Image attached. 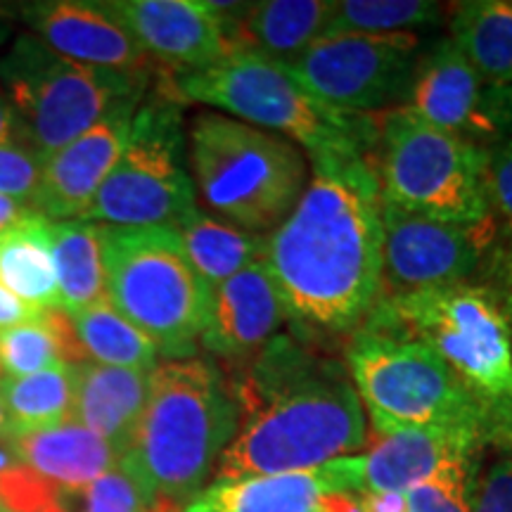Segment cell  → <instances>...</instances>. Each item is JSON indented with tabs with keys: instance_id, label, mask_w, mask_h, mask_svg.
I'll list each match as a JSON object with an SVG mask.
<instances>
[{
	"instance_id": "1",
	"label": "cell",
	"mask_w": 512,
	"mask_h": 512,
	"mask_svg": "<svg viewBox=\"0 0 512 512\" xmlns=\"http://www.w3.org/2000/svg\"><path fill=\"white\" fill-rule=\"evenodd\" d=\"M264 264L292 318L328 330L366 318L382 290L380 190L368 162L313 166L297 207L268 235Z\"/></svg>"
},
{
	"instance_id": "2",
	"label": "cell",
	"mask_w": 512,
	"mask_h": 512,
	"mask_svg": "<svg viewBox=\"0 0 512 512\" xmlns=\"http://www.w3.org/2000/svg\"><path fill=\"white\" fill-rule=\"evenodd\" d=\"M240 427L214 479L313 470L368 444L366 413L335 363L275 342L235 392Z\"/></svg>"
},
{
	"instance_id": "3",
	"label": "cell",
	"mask_w": 512,
	"mask_h": 512,
	"mask_svg": "<svg viewBox=\"0 0 512 512\" xmlns=\"http://www.w3.org/2000/svg\"><path fill=\"white\" fill-rule=\"evenodd\" d=\"M240 427V406L202 358L166 361L150 373V396L119 467L145 496L185 508L207 486Z\"/></svg>"
},
{
	"instance_id": "4",
	"label": "cell",
	"mask_w": 512,
	"mask_h": 512,
	"mask_svg": "<svg viewBox=\"0 0 512 512\" xmlns=\"http://www.w3.org/2000/svg\"><path fill=\"white\" fill-rule=\"evenodd\" d=\"M174 98L202 102L249 126L299 143L311 166L368 162L375 131L361 114L342 112L306 93L285 64L252 53H230L216 64L171 72L162 81Z\"/></svg>"
},
{
	"instance_id": "5",
	"label": "cell",
	"mask_w": 512,
	"mask_h": 512,
	"mask_svg": "<svg viewBox=\"0 0 512 512\" xmlns=\"http://www.w3.org/2000/svg\"><path fill=\"white\" fill-rule=\"evenodd\" d=\"M188 143L202 200L247 233L271 235L309 185V164L297 145L226 114H197Z\"/></svg>"
},
{
	"instance_id": "6",
	"label": "cell",
	"mask_w": 512,
	"mask_h": 512,
	"mask_svg": "<svg viewBox=\"0 0 512 512\" xmlns=\"http://www.w3.org/2000/svg\"><path fill=\"white\" fill-rule=\"evenodd\" d=\"M107 302L157 344L159 356L195 354L211 287L185 256L174 226H100Z\"/></svg>"
},
{
	"instance_id": "7",
	"label": "cell",
	"mask_w": 512,
	"mask_h": 512,
	"mask_svg": "<svg viewBox=\"0 0 512 512\" xmlns=\"http://www.w3.org/2000/svg\"><path fill=\"white\" fill-rule=\"evenodd\" d=\"M377 140L368 166L380 200L460 226L491 223L486 195L489 152L472 140L425 124L408 107L384 114Z\"/></svg>"
},
{
	"instance_id": "8",
	"label": "cell",
	"mask_w": 512,
	"mask_h": 512,
	"mask_svg": "<svg viewBox=\"0 0 512 512\" xmlns=\"http://www.w3.org/2000/svg\"><path fill=\"white\" fill-rule=\"evenodd\" d=\"M150 74L83 67L50 50L31 31L17 34L0 57L5 86L19 124V138L43 157L62 150L107 114L143 100Z\"/></svg>"
},
{
	"instance_id": "9",
	"label": "cell",
	"mask_w": 512,
	"mask_h": 512,
	"mask_svg": "<svg viewBox=\"0 0 512 512\" xmlns=\"http://www.w3.org/2000/svg\"><path fill=\"white\" fill-rule=\"evenodd\" d=\"M370 313L366 332L427 344L484 401H512L510 325L482 287L458 283L380 297Z\"/></svg>"
},
{
	"instance_id": "10",
	"label": "cell",
	"mask_w": 512,
	"mask_h": 512,
	"mask_svg": "<svg viewBox=\"0 0 512 512\" xmlns=\"http://www.w3.org/2000/svg\"><path fill=\"white\" fill-rule=\"evenodd\" d=\"M347 358L354 389L366 403L375 434L432 425L484 430L489 401L472 392L427 344L361 332Z\"/></svg>"
},
{
	"instance_id": "11",
	"label": "cell",
	"mask_w": 512,
	"mask_h": 512,
	"mask_svg": "<svg viewBox=\"0 0 512 512\" xmlns=\"http://www.w3.org/2000/svg\"><path fill=\"white\" fill-rule=\"evenodd\" d=\"M195 207V188L185 169L178 98L162 83L152 98L140 100L117 166L79 221L98 226H176Z\"/></svg>"
},
{
	"instance_id": "12",
	"label": "cell",
	"mask_w": 512,
	"mask_h": 512,
	"mask_svg": "<svg viewBox=\"0 0 512 512\" xmlns=\"http://www.w3.org/2000/svg\"><path fill=\"white\" fill-rule=\"evenodd\" d=\"M418 46L411 31L323 36L285 69L323 105L358 114L387 105L411 86Z\"/></svg>"
},
{
	"instance_id": "13",
	"label": "cell",
	"mask_w": 512,
	"mask_h": 512,
	"mask_svg": "<svg viewBox=\"0 0 512 512\" xmlns=\"http://www.w3.org/2000/svg\"><path fill=\"white\" fill-rule=\"evenodd\" d=\"M384 297L463 283L491 238V223L460 226L380 200Z\"/></svg>"
},
{
	"instance_id": "14",
	"label": "cell",
	"mask_w": 512,
	"mask_h": 512,
	"mask_svg": "<svg viewBox=\"0 0 512 512\" xmlns=\"http://www.w3.org/2000/svg\"><path fill=\"white\" fill-rule=\"evenodd\" d=\"M102 8L171 72L209 67L233 53L209 0H112Z\"/></svg>"
},
{
	"instance_id": "15",
	"label": "cell",
	"mask_w": 512,
	"mask_h": 512,
	"mask_svg": "<svg viewBox=\"0 0 512 512\" xmlns=\"http://www.w3.org/2000/svg\"><path fill=\"white\" fill-rule=\"evenodd\" d=\"M366 458L347 456L313 470L214 479L181 512H318L330 494H363Z\"/></svg>"
},
{
	"instance_id": "16",
	"label": "cell",
	"mask_w": 512,
	"mask_h": 512,
	"mask_svg": "<svg viewBox=\"0 0 512 512\" xmlns=\"http://www.w3.org/2000/svg\"><path fill=\"white\" fill-rule=\"evenodd\" d=\"M17 17L50 50L83 67L150 74V57L102 3L38 0L17 5Z\"/></svg>"
},
{
	"instance_id": "17",
	"label": "cell",
	"mask_w": 512,
	"mask_h": 512,
	"mask_svg": "<svg viewBox=\"0 0 512 512\" xmlns=\"http://www.w3.org/2000/svg\"><path fill=\"white\" fill-rule=\"evenodd\" d=\"M140 105V102H138ZM138 105H124L46 157L34 209L48 221H79L117 166Z\"/></svg>"
},
{
	"instance_id": "18",
	"label": "cell",
	"mask_w": 512,
	"mask_h": 512,
	"mask_svg": "<svg viewBox=\"0 0 512 512\" xmlns=\"http://www.w3.org/2000/svg\"><path fill=\"white\" fill-rule=\"evenodd\" d=\"M287 316L283 294L261 261L211 287L202 344L223 358L252 356L278 332Z\"/></svg>"
},
{
	"instance_id": "19",
	"label": "cell",
	"mask_w": 512,
	"mask_h": 512,
	"mask_svg": "<svg viewBox=\"0 0 512 512\" xmlns=\"http://www.w3.org/2000/svg\"><path fill=\"white\" fill-rule=\"evenodd\" d=\"M482 86L484 81L475 67L448 38L425 57L415 72L408 110L425 124L460 138L494 133L498 124Z\"/></svg>"
},
{
	"instance_id": "20",
	"label": "cell",
	"mask_w": 512,
	"mask_h": 512,
	"mask_svg": "<svg viewBox=\"0 0 512 512\" xmlns=\"http://www.w3.org/2000/svg\"><path fill=\"white\" fill-rule=\"evenodd\" d=\"M223 19L233 53L290 64L325 36L337 3L325 0H266V3H211Z\"/></svg>"
},
{
	"instance_id": "21",
	"label": "cell",
	"mask_w": 512,
	"mask_h": 512,
	"mask_svg": "<svg viewBox=\"0 0 512 512\" xmlns=\"http://www.w3.org/2000/svg\"><path fill=\"white\" fill-rule=\"evenodd\" d=\"M482 432L470 425H432L375 434L363 456L366 491H408L448 465H470Z\"/></svg>"
},
{
	"instance_id": "22",
	"label": "cell",
	"mask_w": 512,
	"mask_h": 512,
	"mask_svg": "<svg viewBox=\"0 0 512 512\" xmlns=\"http://www.w3.org/2000/svg\"><path fill=\"white\" fill-rule=\"evenodd\" d=\"M74 370L72 420L105 439L121 460L145 413L150 373L102 366L95 361L76 363Z\"/></svg>"
},
{
	"instance_id": "23",
	"label": "cell",
	"mask_w": 512,
	"mask_h": 512,
	"mask_svg": "<svg viewBox=\"0 0 512 512\" xmlns=\"http://www.w3.org/2000/svg\"><path fill=\"white\" fill-rule=\"evenodd\" d=\"M8 439L19 463L62 491H79L119 465L114 448L76 420Z\"/></svg>"
},
{
	"instance_id": "24",
	"label": "cell",
	"mask_w": 512,
	"mask_h": 512,
	"mask_svg": "<svg viewBox=\"0 0 512 512\" xmlns=\"http://www.w3.org/2000/svg\"><path fill=\"white\" fill-rule=\"evenodd\" d=\"M174 228L192 268L209 287L226 283L245 268L266 261L268 235L247 233L197 207Z\"/></svg>"
},
{
	"instance_id": "25",
	"label": "cell",
	"mask_w": 512,
	"mask_h": 512,
	"mask_svg": "<svg viewBox=\"0 0 512 512\" xmlns=\"http://www.w3.org/2000/svg\"><path fill=\"white\" fill-rule=\"evenodd\" d=\"M0 285L38 311L60 306L46 216L38 214L0 235Z\"/></svg>"
},
{
	"instance_id": "26",
	"label": "cell",
	"mask_w": 512,
	"mask_h": 512,
	"mask_svg": "<svg viewBox=\"0 0 512 512\" xmlns=\"http://www.w3.org/2000/svg\"><path fill=\"white\" fill-rule=\"evenodd\" d=\"M451 41L475 67L479 79L494 88L512 83V3L477 0L458 5Z\"/></svg>"
},
{
	"instance_id": "27",
	"label": "cell",
	"mask_w": 512,
	"mask_h": 512,
	"mask_svg": "<svg viewBox=\"0 0 512 512\" xmlns=\"http://www.w3.org/2000/svg\"><path fill=\"white\" fill-rule=\"evenodd\" d=\"M60 309L79 311L107 302L100 226L88 221H50Z\"/></svg>"
},
{
	"instance_id": "28",
	"label": "cell",
	"mask_w": 512,
	"mask_h": 512,
	"mask_svg": "<svg viewBox=\"0 0 512 512\" xmlns=\"http://www.w3.org/2000/svg\"><path fill=\"white\" fill-rule=\"evenodd\" d=\"M74 380L72 363H60L27 377H0V399L10 422L8 437L72 420Z\"/></svg>"
},
{
	"instance_id": "29",
	"label": "cell",
	"mask_w": 512,
	"mask_h": 512,
	"mask_svg": "<svg viewBox=\"0 0 512 512\" xmlns=\"http://www.w3.org/2000/svg\"><path fill=\"white\" fill-rule=\"evenodd\" d=\"M69 316L88 361L147 373L159 366L157 344L121 316L110 302L69 311Z\"/></svg>"
},
{
	"instance_id": "30",
	"label": "cell",
	"mask_w": 512,
	"mask_h": 512,
	"mask_svg": "<svg viewBox=\"0 0 512 512\" xmlns=\"http://www.w3.org/2000/svg\"><path fill=\"white\" fill-rule=\"evenodd\" d=\"M439 19V5L427 0H342L335 5L325 36L399 34Z\"/></svg>"
},
{
	"instance_id": "31",
	"label": "cell",
	"mask_w": 512,
	"mask_h": 512,
	"mask_svg": "<svg viewBox=\"0 0 512 512\" xmlns=\"http://www.w3.org/2000/svg\"><path fill=\"white\" fill-rule=\"evenodd\" d=\"M64 363L60 342L43 318L0 330V366L8 377H27Z\"/></svg>"
},
{
	"instance_id": "32",
	"label": "cell",
	"mask_w": 512,
	"mask_h": 512,
	"mask_svg": "<svg viewBox=\"0 0 512 512\" xmlns=\"http://www.w3.org/2000/svg\"><path fill=\"white\" fill-rule=\"evenodd\" d=\"M64 505L67 512H150L155 503L136 479L117 465L79 491H64Z\"/></svg>"
},
{
	"instance_id": "33",
	"label": "cell",
	"mask_w": 512,
	"mask_h": 512,
	"mask_svg": "<svg viewBox=\"0 0 512 512\" xmlns=\"http://www.w3.org/2000/svg\"><path fill=\"white\" fill-rule=\"evenodd\" d=\"M408 512H472L470 465H448L406 491Z\"/></svg>"
},
{
	"instance_id": "34",
	"label": "cell",
	"mask_w": 512,
	"mask_h": 512,
	"mask_svg": "<svg viewBox=\"0 0 512 512\" xmlns=\"http://www.w3.org/2000/svg\"><path fill=\"white\" fill-rule=\"evenodd\" d=\"M43 164L46 157L27 140L15 138L0 143V195L34 207L36 192L43 181Z\"/></svg>"
},
{
	"instance_id": "35",
	"label": "cell",
	"mask_w": 512,
	"mask_h": 512,
	"mask_svg": "<svg viewBox=\"0 0 512 512\" xmlns=\"http://www.w3.org/2000/svg\"><path fill=\"white\" fill-rule=\"evenodd\" d=\"M486 195L489 209L494 207L512 233V143L489 155L486 164Z\"/></svg>"
},
{
	"instance_id": "36",
	"label": "cell",
	"mask_w": 512,
	"mask_h": 512,
	"mask_svg": "<svg viewBox=\"0 0 512 512\" xmlns=\"http://www.w3.org/2000/svg\"><path fill=\"white\" fill-rule=\"evenodd\" d=\"M472 512H512V456L498 460L486 472Z\"/></svg>"
},
{
	"instance_id": "37",
	"label": "cell",
	"mask_w": 512,
	"mask_h": 512,
	"mask_svg": "<svg viewBox=\"0 0 512 512\" xmlns=\"http://www.w3.org/2000/svg\"><path fill=\"white\" fill-rule=\"evenodd\" d=\"M41 316V311L29 306L27 302L15 297L10 290H5L0 285V330H8V328H17V325L24 323H34Z\"/></svg>"
},
{
	"instance_id": "38",
	"label": "cell",
	"mask_w": 512,
	"mask_h": 512,
	"mask_svg": "<svg viewBox=\"0 0 512 512\" xmlns=\"http://www.w3.org/2000/svg\"><path fill=\"white\" fill-rule=\"evenodd\" d=\"M358 496L363 512H408L406 491H366Z\"/></svg>"
},
{
	"instance_id": "39",
	"label": "cell",
	"mask_w": 512,
	"mask_h": 512,
	"mask_svg": "<svg viewBox=\"0 0 512 512\" xmlns=\"http://www.w3.org/2000/svg\"><path fill=\"white\" fill-rule=\"evenodd\" d=\"M34 216H38V211L31 204L0 195V235L17 228L19 223L34 219Z\"/></svg>"
},
{
	"instance_id": "40",
	"label": "cell",
	"mask_w": 512,
	"mask_h": 512,
	"mask_svg": "<svg viewBox=\"0 0 512 512\" xmlns=\"http://www.w3.org/2000/svg\"><path fill=\"white\" fill-rule=\"evenodd\" d=\"M318 512H363L358 494H330L320 501Z\"/></svg>"
},
{
	"instance_id": "41",
	"label": "cell",
	"mask_w": 512,
	"mask_h": 512,
	"mask_svg": "<svg viewBox=\"0 0 512 512\" xmlns=\"http://www.w3.org/2000/svg\"><path fill=\"white\" fill-rule=\"evenodd\" d=\"M19 138V124L12 110L8 95L0 91V143H8V140Z\"/></svg>"
},
{
	"instance_id": "42",
	"label": "cell",
	"mask_w": 512,
	"mask_h": 512,
	"mask_svg": "<svg viewBox=\"0 0 512 512\" xmlns=\"http://www.w3.org/2000/svg\"><path fill=\"white\" fill-rule=\"evenodd\" d=\"M15 17H17V5L15 8H10V5H0V46L10 38Z\"/></svg>"
},
{
	"instance_id": "43",
	"label": "cell",
	"mask_w": 512,
	"mask_h": 512,
	"mask_svg": "<svg viewBox=\"0 0 512 512\" xmlns=\"http://www.w3.org/2000/svg\"><path fill=\"white\" fill-rule=\"evenodd\" d=\"M498 91V95H501V100L498 102H491V110H494V119H496V114H498V110H501L505 117H508L510 121H512V86H508V88H496ZM498 124V121H496Z\"/></svg>"
},
{
	"instance_id": "44",
	"label": "cell",
	"mask_w": 512,
	"mask_h": 512,
	"mask_svg": "<svg viewBox=\"0 0 512 512\" xmlns=\"http://www.w3.org/2000/svg\"><path fill=\"white\" fill-rule=\"evenodd\" d=\"M10 434V422H8V411H5V403L0 399V439Z\"/></svg>"
},
{
	"instance_id": "45",
	"label": "cell",
	"mask_w": 512,
	"mask_h": 512,
	"mask_svg": "<svg viewBox=\"0 0 512 512\" xmlns=\"http://www.w3.org/2000/svg\"><path fill=\"white\" fill-rule=\"evenodd\" d=\"M0 512H10V510H5V508H3V505H0Z\"/></svg>"
},
{
	"instance_id": "46",
	"label": "cell",
	"mask_w": 512,
	"mask_h": 512,
	"mask_svg": "<svg viewBox=\"0 0 512 512\" xmlns=\"http://www.w3.org/2000/svg\"><path fill=\"white\" fill-rule=\"evenodd\" d=\"M0 373H3V366H0Z\"/></svg>"
}]
</instances>
